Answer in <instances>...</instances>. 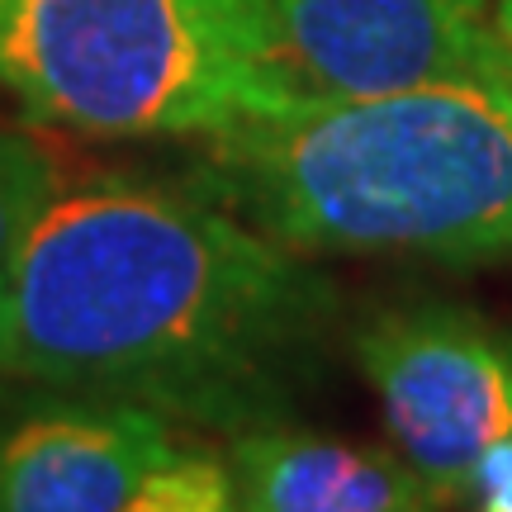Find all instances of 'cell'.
Instances as JSON below:
<instances>
[{"mask_svg":"<svg viewBox=\"0 0 512 512\" xmlns=\"http://www.w3.org/2000/svg\"><path fill=\"white\" fill-rule=\"evenodd\" d=\"M337 323L309 256L195 185L57 181L0 299V380L238 437L294 418Z\"/></svg>","mask_w":512,"mask_h":512,"instance_id":"obj_1","label":"cell"},{"mask_svg":"<svg viewBox=\"0 0 512 512\" xmlns=\"http://www.w3.org/2000/svg\"><path fill=\"white\" fill-rule=\"evenodd\" d=\"M465 498L475 503V512H512V437H503L479 456L470 484H465Z\"/></svg>","mask_w":512,"mask_h":512,"instance_id":"obj_10","label":"cell"},{"mask_svg":"<svg viewBox=\"0 0 512 512\" xmlns=\"http://www.w3.org/2000/svg\"><path fill=\"white\" fill-rule=\"evenodd\" d=\"M0 95L105 143L214 138L299 100L271 0H0Z\"/></svg>","mask_w":512,"mask_h":512,"instance_id":"obj_3","label":"cell"},{"mask_svg":"<svg viewBox=\"0 0 512 512\" xmlns=\"http://www.w3.org/2000/svg\"><path fill=\"white\" fill-rule=\"evenodd\" d=\"M176 451L171 418L152 408L48 394L0 418V512H124Z\"/></svg>","mask_w":512,"mask_h":512,"instance_id":"obj_6","label":"cell"},{"mask_svg":"<svg viewBox=\"0 0 512 512\" xmlns=\"http://www.w3.org/2000/svg\"><path fill=\"white\" fill-rule=\"evenodd\" d=\"M384 427L427 484L465 498L479 456L512 437V332L465 304L418 299L351 332Z\"/></svg>","mask_w":512,"mask_h":512,"instance_id":"obj_4","label":"cell"},{"mask_svg":"<svg viewBox=\"0 0 512 512\" xmlns=\"http://www.w3.org/2000/svg\"><path fill=\"white\" fill-rule=\"evenodd\" d=\"M57 190V166L29 133L0 128V299L34 219Z\"/></svg>","mask_w":512,"mask_h":512,"instance_id":"obj_8","label":"cell"},{"mask_svg":"<svg viewBox=\"0 0 512 512\" xmlns=\"http://www.w3.org/2000/svg\"><path fill=\"white\" fill-rule=\"evenodd\" d=\"M238 512H441L451 498L384 446L266 422L233 437Z\"/></svg>","mask_w":512,"mask_h":512,"instance_id":"obj_7","label":"cell"},{"mask_svg":"<svg viewBox=\"0 0 512 512\" xmlns=\"http://www.w3.org/2000/svg\"><path fill=\"white\" fill-rule=\"evenodd\" d=\"M275 48L299 95H394L508 76L494 0H271Z\"/></svg>","mask_w":512,"mask_h":512,"instance_id":"obj_5","label":"cell"},{"mask_svg":"<svg viewBox=\"0 0 512 512\" xmlns=\"http://www.w3.org/2000/svg\"><path fill=\"white\" fill-rule=\"evenodd\" d=\"M124 512H238L233 470L200 451H176L128 494Z\"/></svg>","mask_w":512,"mask_h":512,"instance_id":"obj_9","label":"cell"},{"mask_svg":"<svg viewBox=\"0 0 512 512\" xmlns=\"http://www.w3.org/2000/svg\"><path fill=\"white\" fill-rule=\"evenodd\" d=\"M190 185L299 256L512 261V81L299 95L200 138Z\"/></svg>","mask_w":512,"mask_h":512,"instance_id":"obj_2","label":"cell"},{"mask_svg":"<svg viewBox=\"0 0 512 512\" xmlns=\"http://www.w3.org/2000/svg\"><path fill=\"white\" fill-rule=\"evenodd\" d=\"M494 24H498V34H503V43H508V53H512V0H494Z\"/></svg>","mask_w":512,"mask_h":512,"instance_id":"obj_11","label":"cell"}]
</instances>
